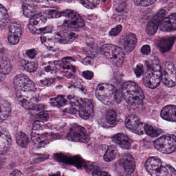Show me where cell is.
Masks as SVG:
<instances>
[{
	"instance_id": "6da1fadb",
	"label": "cell",
	"mask_w": 176,
	"mask_h": 176,
	"mask_svg": "<svg viewBox=\"0 0 176 176\" xmlns=\"http://www.w3.org/2000/svg\"><path fill=\"white\" fill-rule=\"evenodd\" d=\"M14 85L21 105L26 109L34 110L37 106L36 86L34 82L25 75H18L14 78Z\"/></svg>"
},
{
	"instance_id": "7a4b0ae2",
	"label": "cell",
	"mask_w": 176,
	"mask_h": 176,
	"mask_svg": "<svg viewBox=\"0 0 176 176\" xmlns=\"http://www.w3.org/2000/svg\"><path fill=\"white\" fill-rule=\"evenodd\" d=\"M143 82L147 87L151 89L157 87L162 79V67L159 59L156 58L150 59L146 61Z\"/></svg>"
},
{
	"instance_id": "3957f363",
	"label": "cell",
	"mask_w": 176,
	"mask_h": 176,
	"mask_svg": "<svg viewBox=\"0 0 176 176\" xmlns=\"http://www.w3.org/2000/svg\"><path fill=\"white\" fill-rule=\"evenodd\" d=\"M122 95L126 102L133 108L142 105L145 98L142 88L133 82H126L122 85Z\"/></svg>"
},
{
	"instance_id": "277c9868",
	"label": "cell",
	"mask_w": 176,
	"mask_h": 176,
	"mask_svg": "<svg viewBox=\"0 0 176 176\" xmlns=\"http://www.w3.org/2000/svg\"><path fill=\"white\" fill-rule=\"evenodd\" d=\"M145 168L151 176H176V170L174 167L156 156L147 160Z\"/></svg>"
},
{
	"instance_id": "5b68a950",
	"label": "cell",
	"mask_w": 176,
	"mask_h": 176,
	"mask_svg": "<svg viewBox=\"0 0 176 176\" xmlns=\"http://www.w3.org/2000/svg\"><path fill=\"white\" fill-rule=\"evenodd\" d=\"M96 96L98 99L107 105L119 103L121 101L117 90L110 84L102 83L99 85L96 91Z\"/></svg>"
},
{
	"instance_id": "8992f818",
	"label": "cell",
	"mask_w": 176,
	"mask_h": 176,
	"mask_svg": "<svg viewBox=\"0 0 176 176\" xmlns=\"http://www.w3.org/2000/svg\"><path fill=\"white\" fill-rule=\"evenodd\" d=\"M100 52L113 65L119 67L122 65L124 61V52L121 47L112 44H105L102 46Z\"/></svg>"
},
{
	"instance_id": "52a82bcc",
	"label": "cell",
	"mask_w": 176,
	"mask_h": 176,
	"mask_svg": "<svg viewBox=\"0 0 176 176\" xmlns=\"http://www.w3.org/2000/svg\"><path fill=\"white\" fill-rule=\"evenodd\" d=\"M135 168L134 159L130 154L122 156L114 164L116 173L119 176H130Z\"/></svg>"
},
{
	"instance_id": "ba28073f",
	"label": "cell",
	"mask_w": 176,
	"mask_h": 176,
	"mask_svg": "<svg viewBox=\"0 0 176 176\" xmlns=\"http://www.w3.org/2000/svg\"><path fill=\"white\" fill-rule=\"evenodd\" d=\"M154 145L156 149L163 154H172L176 150V135L166 134L162 136L154 142Z\"/></svg>"
},
{
	"instance_id": "9c48e42d",
	"label": "cell",
	"mask_w": 176,
	"mask_h": 176,
	"mask_svg": "<svg viewBox=\"0 0 176 176\" xmlns=\"http://www.w3.org/2000/svg\"><path fill=\"white\" fill-rule=\"evenodd\" d=\"M47 22V16L42 13L35 14L31 18L29 24V29L33 34H48L52 31L50 26L41 28Z\"/></svg>"
},
{
	"instance_id": "30bf717a",
	"label": "cell",
	"mask_w": 176,
	"mask_h": 176,
	"mask_svg": "<svg viewBox=\"0 0 176 176\" xmlns=\"http://www.w3.org/2000/svg\"><path fill=\"white\" fill-rule=\"evenodd\" d=\"M61 16L66 18L63 24L65 27L77 29L84 26L83 19L79 14L75 11L67 9L61 12Z\"/></svg>"
},
{
	"instance_id": "8fae6325",
	"label": "cell",
	"mask_w": 176,
	"mask_h": 176,
	"mask_svg": "<svg viewBox=\"0 0 176 176\" xmlns=\"http://www.w3.org/2000/svg\"><path fill=\"white\" fill-rule=\"evenodd\" d=\"M176 69L173 64L166 62L162 68V79L163 83L168 87L176 86Z\"/></svg>"
},
{
	"instance_id": "7c38bea8",
	"label": "cell",
	"mask_w": 176,
	"mask_h": 176,
	"mask_svg": "<svg viewBox=\"0 0 176 176\" xmlns=\"http://www.w3.org/2000/svg\"><path fill=\"white\" fill-rule=\"evenodd\" d=\"M67 138L75 142L87 143L89 140V136L84 127L78 124H73L70 127Z\"/></svg>"
},
{
	"instance_id": "4fadbf2b",
	"label": "cell",
	"mask_w": 176,
	"mask_h": 176,
	"mask_svg": "<svg viewBox=\"0 0 176 176\" xmlns=\"http://www.w3.org/2000/svg\"><path fill=\"white\" fill-rule=\"evenodd\" d=\"M126 128L133 133L138 135L143 134L144 132L145 124L140 121V118L135 115L128 116L125 121Z\"/></svg>"
},
{
	"instance_id": "5bb4252c",
	"label": "cell",
	"mask_w": 176,
	"mask_h": 176,
	"mask_svg": "<svg viewBox=\"0 0 176 176\" xmlns=\"http://www.w3.org/2000/svg\"><path fill=\"white\" fill-rule=\"evenodd\" d=\"M166 14V12L165 10L161 9L153 17L146 26V31L147 34L151 36L155 34L158 29L159 27L165 18Z\"/></svg>"
},
{
	"instance_id": "9a60e30c",
	"label": "cell",
	"mask_w": 176,
	"mask_h": 176,
	"mask_svg": "<svg viewBox=\"0 0 176 176\" xmlns=\"http://www.w3.org/2000/svg\"><path fill=\"white\" fill-rule=\"evenodd\" d=\"M79 114L83 119L88 120L93 117L94 109L92 101L87 99L81 100L79 105Z\"/></svg>"
},
{
	"instance_id": "2e32d148",
	"label": "cell",
	"mask_w": 176,
	"mask_h": 176,
	"mask_svg": "<svg viewBox=\"0 0 176 176\" xmlns=\"http://www.w3.org/2000/svg\"><path fill=\"white\" fill-rule=\"evenodd\" d=\"M22 35V27L17 22L11 23L9 26L8 41L11 45H15L19 43Z\"/></svg>"
},
{
	"instance_id": "e0dca14e",
	"label": "cell",
	"mask_w": 176,
	"mask_h": 176,
	"mask_svg": "<svg viewBox=\"0 0 176 176\" xmlns=\"http://www.w3.org/2000/svg\"><path fill=\"white\" fill-rule=\"evenodd\" d=\"M11 144V135L7 129L0 127V155L9 149Z\"/></svg>"
},
{
	"instance_id": "ac0fdd59",
	"label": "cell",
	"mask_w": 176,
	"mask_h": 176,
	"mask_svg": "<svg viewBox=\"0 0 176 176\" xmlns=\"http://www.w3.org/2000/svg\"><path fill=\"white\" fill-rule=\"evenodd\" d=\"M176 14L174 13L164 20L160 24V29L163 32H170L176 30Z\"/></svg>"
},
{
	"instance_id": "d6986e66",
	"label": "cell",
	"mask_w": 176,
	"mask_h": 176,
	"mask_svg": "<svg viewBox=\"0 0 176 176\" xmlns=\"http://www.w3.org/2000/svg\"><path fill=\"white\" fill-rule=\"evenodd\" d=\"M77 37V34L70 31H61L58 32L55 36L58 42L63 44L71 43Z\"/></svg>"
},
{
	"instance_id": "ffe728a7",
	"label": "cell",
	"mask_w": 176,
	"mask_h": 176,
	"mask_svg": "<svg viewBox=\"0 0 176 176\" xmlns=\"http://www.w3.org/2000/svg\"><path fill=\"white\" fill-rule=\"evenodd\" d=\"M112 140L122 149H130L131 148L132 140L123 133H118L112 137Z\"/></svg>"
},
{
	"instance_id": "44dd1931",
	"label": "cell",
	"mask_w": 176,
	"mask_h": 176,
	"mask_svg": "<svg viewBox=\"0 0 176 176\" xmlns=\"http://www.w3.org/2000/svg\"><path fill=\"white\" fill-rule=\"evenodd\" d=\"M176 107L173 105H168L163 108L161 112V116L163 119L171 122H176Z\"/></svg>"
},
{
	"instance_id": "7402d4cb",
	"label": "cell",
	"mask_w": 176,
	"mask_h": 176,
	"mask_svg": "<svg viewBox=\"0 0 176 176\" xmlns=\"http://www.w3.org/2000/svg\"><path fill=\"white\" fill-rule=\"evenodd\" d=\"M12 69L11 63L2 50H0V73L6 75Z\"/></svg>"
},
{
	"instance_id": "603a6c76",
	"label": "cell",
	"mask_w": 176,
	"mask_h": 176,
	"mask_svg": "<svg viewBox=\"0 0 176 176\" xmlns=\"http://www.w3.org/2000/svg\"><path fill=\"white\" fill-rule=\"evenodd\" d=\"M137 41L136 37L134 34H129L125 37L124 41V47L126 54H129L134 49Z\"/></svg>"
},
{
	"instance_id": "cb8c5ba5",
	"label": "cell",
	"mask_w": 176,
	"mask_h": 176,
	"mask_svg": "<svg viewBox=\"0 0 176 176\" xmlns=\"http://www.w3.org/2000/svg\"><path fill=\"white\" fill-rule=\"evenodd\" d=\"M175 41V37H164L161 39L159 43V48L161 52H167L172 48Z\"/></svg>"
},
{
	"instance_id": "d4e9b609",
	"label": "cell",
	"mask_w": 176,
	"mask_h": 176,
	"mask_svg": "<svg viewBox=\"0 0 176 176\" xmlns=\"http://www.w3.org/2000/svg\"><path fill=\"white\" fill-rule=\"evenodd\" d=\"M22 8L24 15L28 18H31L35 14L37 5L33 1H26L23 2Z\"/></svg>"
},
{
	"instance_id": "484cf974",
	"label": "cell",
	"mask_w": 176,
	"mask_h": 176,
	"mask_svg": "<svg viewBox=\"0 0 176 176\" xmlns=\"http://www.w3.org/2000/svg\"><path fill=\"white\" fill-rule=\"evenodd\" d=\"M11 111V105L9 102L5 100L0 101V122L7 119Z\"/></svg>"
},
{
	"instance_id": "4316f807",
	"label": "cell",
	"mask_w": 176,
	"mask_h": 176,
	"mask_svg": "<svg viewBox=\"0 0 176 176\" xmlns=\"http://www.w3.org/2000/svg\"><path fill=\"white\" fill-rule=\"evenodd\" d=\"M21 64L25 70L29 72H35L38 67V62L35 59H21Z\"/></svg>"
},
{
	"instance_id": "83f0119b",
	"label": "cell",
	"mask_w": 176,
	"mask_h": 176,
	"mask_svg": "<svg viewBox=\"0 0 176 176\" xmlns=\"http://www.w3.org/2000/svg\"><path fill=\"white\" fill-rule=\"evenodd\" d=\"M9 20V15L7 10L2 5L0 4V29L6 27Z\"/></svg>"
},
{
	"instance_id": "f1b7e54d",
	"label": "cell",
	"mask_w": 176,
	"mask_h": 176,
	"mask_svg": "<svg viewBox=\"0 0 176 176\" xmlns=\"http://www.w3.org/2000/svg\"><path fill=\"white\" fill-rule=\"evenodd\" d=\"M118 150L115 145H111L108 147L104 154L103 159L106 162H111L114 160L117 156Z\"/></svg>"
},
{
	"instance_id": "f546056e",
	"label": "cell",
	"mask_w": 176,
	"mask_h": 176,
	"mask_svg": "<svg viewBox=\"0 0 176 176\" xmlns=\"http://www.w3.org/2000/svg\"><path fill=\"white\" fill-rule=\"evenodd\" d=\"M50 102L52 106L59 108L66 105L67 101L65 97L61 95H59L56 97L51 98L50 99Z\"/></svg>"
},
{
	"instance_id": "4dcf8cb0",
	"label": "cell",
	"mask_w": 176,
	"mask_h": 176,
	"mask_svg": "<svg viewBox=\"0 0 176 176\" xmlns=\"http://www.w3.org/2000/svg\"><path fill=\"white\" fill-rule=\"evenodd\" d=\"M16 142L17 144L22 148H27L29 144V138L25 133L20 132L16 136Z\"/></svg>"
},
{
	"instance_id": "1f68e13d",
	"label": "cell",
	"mask_w": 176,
	"mask_h": 176,
	"mask_svg": "<svg viewBox=\"0 0 176 176\" xmlns=\"http://www.w3.org/2000/svg\"><path fill=\"white\" fill-rule=\"evenodd\" d=\"M145 133L151 138H156L162 133V130L160 129H155L149 124H145L144 126Z\"/></svg>"
},
{
	"instance_id": "d6a6232c",
	"label": "cell",
	"mask_w": 176,
	"mask_h": 176,
	"mask_svg": "<svg viewBox=\"0 0 176 176\" xmlns=\"http://www.w3.org/2000/svg\"><path fill=\"white\" fill-rule=\"evenodd\" d=\"M105 119L108 124L111 126H114L117 122L116 112L114 110H108L106 113Z\"/></svg>"
},
{
	"instance_id": "836d02e7",
	"label": "cell",
	"mask_w": 176,
	"mask_h": 176,
	"mask_svg": "<svg viewBox=\"0 0 176 176\" xmlns=\"http://www.w3.org/2000/svg\"><path fill=\"white\" fill-rule=\"evenodd\" d=\"M80 2L83 5L84 7L88 9H93L97 7L98 5L99 4V0H94V1H87L84 0L81 1Z\"/></svg>"
},
{
	"instance_id": "e575fe53",
	"label": "cell",
	"mask_w": 176,
	"mask_h": 176,
	"mask_svg": "<svg viewBox=\"0 0 176 176\" xmlns=\"http://www.w3.org/2000/svg\"><path fill=\"white\" fill-rule=\"evenodd\" d=\"M156 0H147V1H134L133 2L138 6L146 7L153 4L156 2Z\"/></svg>"
},
{
	"instance_id": "d590c367",
	"label": "cell",
	"mask_w": 176,
	"mask_h": 176,
	"mask_svg": "<svg viewBox=\"0 0 176 176\" xmlns=\"http://www.w3.org/2000/svg\"><path fill=\"white\" fill-rule=\"evenodd\" d=\"M61 17V12L56 10H50L47 11V18H57Z\"/></svg>"
},
{
	"instance_id": "8d00e7d4",
	"label": "cell",
	"mask_w": 176,
	"mask_h": 176,
	"mask_svg": "<svg viewBox=\"0 0 176 176\" xmlns=\"http://www.w3.org/2000/svg\"><path fill=\"white\" fill-rule=\"evenodd\" d=\"M144 67L140 64H138V65L136 66V68L134 69V73L135 74L136 76L138 78L140 77L144 73Z\"/></svg>"
},
{
	"instance_id": "74e56055",
	"label": "cell",
	"mask_w": 176,
	"mask_h": 176,
	"mask_svg": "<svg viewBox=\"0 0 176 176\" xmlns=\"http://www.w3.org/2000/svg\"><path fill=\"white\" fill-rule=\"evenodd\" d=\"M122 27L121 25H117L116 27L112 29L110 32V35L111 36H116L119 34L122 30Z\"/></svg>"
},
{
	"instance_id": "f35d334b",
	"label": "cell",
	"mask_w": 176,
	"mask_h": 176,
	"mask_svg": "<svg viewBox=\"0 0 176 176\" xmlns=\"http://www.w3.org/2000/svg\"><path fill=\"white\" fill-rule=\"evenodd\" d=\"M36 55H37V51L34 49L27 50L26 51V55L28 57V59H35Z\"/></svg>"
},
{
	"instance_id": "ab89813d",
	"label": "cell",
	"mask_w": 176,
	"mask_h": 176,
	"mask_svg": "<svg viewBox=\"0 0 176 176\" xmlns=\"http://www.w3.org/2000/svg\"><path fill=\"white\" fill-rule=\"evenodd\" d=\"M93 176H111L108 172L102 170H96L93 173Z\"/></svg>"
},
{
	"instance_id": "60d3db41",
	"label": "cell",
	"mask_w": 176,
	"mask_h": 176,
	"mask_svg": "<svg viewBox=\"0 0 176 176\" xmlns=\"http://www.w3.org/2000/svg\"><path fill=\"white\" fill-rule=\"evenodd\" d=\"M83 76L87 80H91L94 77V73L89 70L85 71L83 72Z\"/></svg>"
},
{
	"instance_id": "b9f144b4",
	"label": "cell",
	"mask_w": 176,
	"mask_h": 176,
	"mask_svg": "<svg viewBox=\"0 0 176 176\" xmlns=\"http://www.w3.org/2000/svg\"><path fill=\"white\" fill-rule=\"evenodd\" d=\"M141 52L144 55H149L151 52V48L149 45H144L141 49Z\"/></svg>"
},
{
	"instance_id": "7bdbcfd3",
	"label": "cell",
	"mask_w": 176,
	"mask_h": 176,
	"mask_svg": "<svg viewBox=\"0 0 176 176\" xmlns=\"http://www.w3.org/2000/svg\"><path fill=\"white\" fill-rule=\"evenodd\" d=\"M54 81V79L52 78H49V79H47L44 80L43 81H41V83L43 84L45 86H50L53 83Z\"/></svg>"
}]
</instances>
